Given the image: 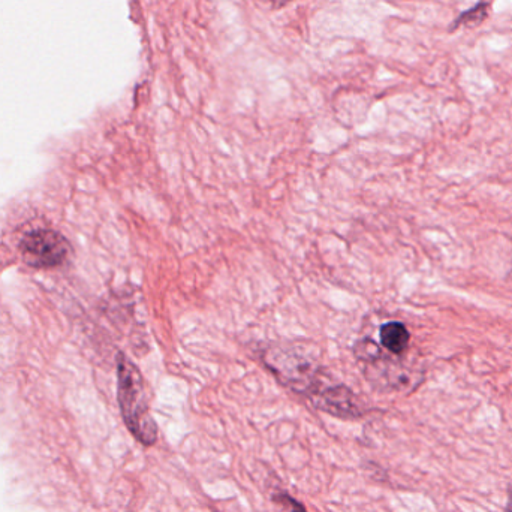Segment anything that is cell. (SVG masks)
Masks as SVG:
<instances>
[{
  "mask_svg": "<svg viewBox=\"0 0 512 512\" xmlns=\"http://www.w3.org/2000/svg\"><path fill=\"white\" fill-rule=\"evenodd\" d=\"M508 276H510V280L512 282V256H511L510 274H508Z\"/></svg>",
  "mask_w": 512,
  "mask_h": 512,
  "instance_id": "cell-9",
  "label": "cell"
},
{
  "mask_svg": "<svg viewBox=\"0 0 512 512\" xmlns=\"http://www.w3.org/2000/svg\"><path fill=\"white\" fill-rule=\"evenodd\" d=\"M316 408L339 418H357L363 414L357 397L345 385H328L319 388L312 396Z\"/></svg>",
  "mask_w": 512,
  "mask_h": 512,
  "instance_id": "cell-4",
  "label": "cell"
},
{
  "mask_svg": "<svg viewBox=\"0 0 512 512\" xmlns=\"http://www.w3.org/2000/svg\"><path fill=\"white\" fill-rule=\"evenodd\" d=\"M382 346L394 355H402L409 348L411 333L405 324L399 321L387 322L379 331Z\"/></svg>",
  "mask_w": 512,
  "mask_h": 512,
  "instance_id": "cell-5",
  "label": "cell"
},
{
  "mask_svg": "<svg viewBox=\"0 0 512 512\" xmlns=\"http://www.w3.org/2000/svg\"><path fill=\"white\" fill-rule=\"evenodd\" d=\"M117 381L126 427L144 447H152L158 441V426L150 414L144 379L138 367L123 354L117 355Z\"/></svg>",
  "mask_w": 512,
  "mask_h": 512,
  "instance_id": "cell-1",
  "label": "cell"
},
{
  "mask_svg": "<svg viewBox=\"0 0 512 512\" xmlns=\"http://www.w3.org/2000/svg\"><path fill=\"white\" fill-rule=\"evenodd\" d=\"M504 512H512V486H510V490H508V502Z\"/></svg>",
  "mask_w": 512,
  "mask_h": 512,
  "instance_id": "cell-8",
  "label": "cell"
},
{
  "mask_svg": "<svg viewBox=\"0 0 512 512\" xmlns=\"http://www.w3.org/2000/svg\"><path fill=\"white\" fill-rule=\"evenodd\" d=\"M274 502L279 504L280 507L285 508L286 512H307L304 505H301L300 502L292 498V496L285 495V493H279V495L274 496Z\"/></svg>",
  "mask_w": 512,
  "mask_h": 512,
  "instance_id": "cell-7",
  "label": "cell"
},
{
  "mask_svg": "<svg viewBox=\"0 0 512 512\" xmlns=\"http://www.w3.org/2000/svg\"><path fill=\"white\" fill-rule=\"evenodd\" d=\"M20 249L23 258L36 267H56L69 255L65 237L50 230H36L26 234L21 240Z\"/></svg>",
  "mask_w": 512,
  "mask_h": 512,
  "instance_id": "cell-3",
  "label": "cell"
},
{
  "mask_svg": "<svg viewBox=\"0 0 512 512\" xmlns=\"http://www.w3.org/2000/svg\"><path fill=\"white\" fill-rule=\"evenodd\" d=\"M264 360L279 381L297 393L312 397L322 388L318 363L304 352L276 346L265 352Z\"/></svg>",
  "mask_w": 512,
  "mask_h": 512,
  "instance_id": "cell-2",
  "label": "cell"
},
{
  "mask_svg": "<svg viewBox=\"0 0 512 512\" xmlns=\"http://www.w3.org/2000/svg\"><path fill=\"white\" fill-rule=\"evenodd\" d=\"M489 15V6L486 2L478 3L474 8L460 14V17L454 21L453 29H459L460 26H477L483 23Z\"/></svg>",
  "mask_w": 512,
  "mask_h": 512,
  "instance_id": "cell-6",
  "label": "cell"
}]
</instances>
